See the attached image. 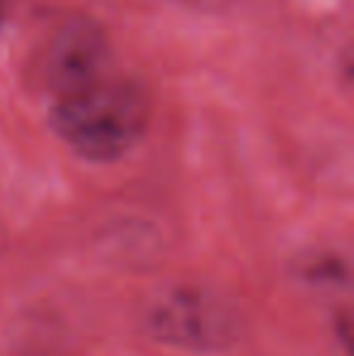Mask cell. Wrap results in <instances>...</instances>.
I'll return each mask as SVG.
<instances>
[{
	"label": "cell",
	"mask_w": 354,
	"mask_h": 356,
	"mask_svg": "<svg viewBox=\"0 0 354 356\" xmlns=\"http://www.w3.org/2000/svg\"><path fill=\"white\" fill-rule=\"evenodd\" d=\"M151 117V95L143 85L129 78H104L56 99L49 124L78 158L114 163L143 141Z\"/></svg>",
	"instance_id": "obj_1"
},
{
	"label": "cell",
	"mask_w": 354,
	"mask_h": 356,
	"mask_svg": "<svg viewBox=\"0 0 354 356\" xmlns=\"http://www.w3.org/2000/svg\"><path fill=\"white\" fill-rule=\"evenodd\" d=\"M301 277L308 279L311 284H335L337 286V282H345L347 272L337 257L332 259V257L321 254V257L308 259V267L301 272Z\"/></svg>",
	"instance_id": "obj_4"
},
{
	"label": "cell",
	"mask_w": 354,
	"mask_h": 356,
	"mask_svg": "<svg viewBox=\"0 0 354 356\" xmlns=\"http://www.w3.org/2000/svg\"><path fill=\"white\" fill-rule=\"evenodd\" d=\"M141 330L163 347L192 354L231 352L243 337V315L228 296L197 284L156 291L141 305Z\"/></svg>",
	"instance_id": "obj_2"
},
{
	"label": "cell",
	"mask_w": 354,
	"mask_h": 356,
	"mask_svg": "<svg viewBox=\"0 0 354 356\" xmlns=\"http://www.w3.org/2000/svg\"><path fill=\"white\" fill-rule=\"evenodd\" d=\"M109 63L112 47L102 24L88 15H68L44 42L37 75L56 102L104 80Z\"/></svg>",
	"instance_id": "obj_3"
},
{
	"label": "cell",
	"mask_w": 354,
	"mask_h": 356,
	"mask_svg": "<svg viewBox=\"0 0 354 356\" xmlns=\"http://www.w3.org/2000/svg\"><path fill=\"white\" fill-rule=\"evenodd\" d=\"M179 5H187L192 10H204V13H218V10L228 8L233 0H175Z\"/></svg>",
	"instance_id": "obj_5"
},
{
	"label": "cell",
	"mask_w": 354,
	"mask_h": 356,
	"mask_svg": "<svg viewBox=\"0 0 354 356\" xmlns=\"http://www.w3.org/2000/svg\"><path fill=\"white\" fill-rule=\"evenodd\" d=\"M0 22H3V0H0Z\"/></svg>",
	"instance_id": "obj_6"
}]
</instances>
